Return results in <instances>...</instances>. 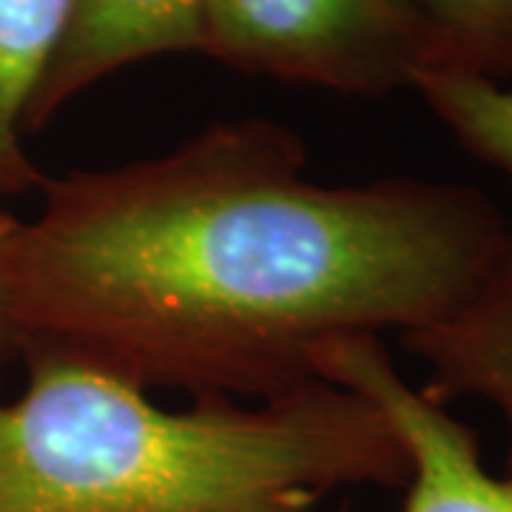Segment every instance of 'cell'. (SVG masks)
Returning <instances> with one entry per match:
<instances>
[{
    "instance_id": "cell-1",
    "label": "cell",
    "mask_w": 512,
    "mask_h": 512,
    "mask_svg": "<svg viewBox=\"0 0 512 512\" xmlns=\"http://www.w3.org/2000/svg\"><path fill=\"white\" fill-rule=\"evenodd\" d=\"M40 194L6 265L18 356L55 350L194 399H274L319 382L333 345L436 325L504 231L473 185L316 183L302 137L259 117Z\"/></svg>"
},
{
    "instance_id": "cell-2",
    "label": "cell",
    "mask_w": 512,
    "mask_h": 512,
    "mask_svg": "<svg viewBox=\"0 0 512 512\" xmlns=\"http://www.w3.org/2000/svg\"><path fill=\"white\" fill-rule=\"evenodd\" d=\"M20 359L26 387L0 402V512H316L410 478L393 421L345 384L168 410L55 350Z\"/></svg>"
},
{
    "instance_id": "cell-3",
    "label": "cell",
    "mask_w": 512,
    "mask_h": 512,
    "mask_svg": "<svg viewBox=\"0 0 512 512\" xmlns=\"http://www.w3.org/2000/svg\"><path fill=\"white\" fill-rule=\"evenodd\" d=\"M202 49L239 72L356 97L470 72L453 37L407 0H200Z\"/></svg>"
},
{
    "instance_id": "cell-4",
    "label": "cell",
    "mask_w": 512,
    "mask_h": 512,
    "mask_svg": "<svg viewBox=\"0 0 512 512\" xmlns=\"http://www.w3.org/2000/svg\"><path fill=\"white\" fill-rule=\"evenodd\" d=\"M316 379L367 396L393 421L410 456L402 512H512V484L481 461L476 430L404 379L382 339H353L316 359Z\"/></svg>"
},
{
    "instance_id": "cell-5",
    "label": "cell",
    "mask_w": 512,
    "mask_h": 512,
    "mask_svg": "<svg viewBox=\"0 0 512 512\" xmlns=\"http://www.w3.org/2000/svg\"><path fill=\"white\" fill-rule=\"evenodd\" d=\"M200 0H69L55 57L26 114V134L109 74L148 57L200 52Z\"/></svg>"
},
{
    "instance_id": "cell-6",
    "label": "cell",
    "mask_w": 512,
    "mask_h": 512,
    "mask_svg": "<svg viewBox=\"0 0 512 512\" xmlns=\"http://www.w3.org/2000/svg\"><path fill=\"white\" fill-rule=\"evenodd\" d=\"M399 342L427 370L424 390L433 399H481L498 410L507 427L501 476L512 484V202L493 262L470 299L447 319L404 333Z\"/></svg>"
},
{
    "instance_id": "cell-7",
    "label": "cell",
    "mask_w": 512,
    "mask_h": 512,
    "mask_svg": "<svg viewBox=\"0 0 512 512\" xmlns=\"http://www.w3.org/2000/svg\"><path fill=\"white\" fill-rule=\"evenodd\" d=\"M66 15L69 0H0V202L46 180L26 151V114Z\"/></svg>"
},
{
    "instance_id": "cell-8",
    "label": "cell",
    "mask_w": 512,
    "mask_h": 512,
    "mask_svg": "<svg viewBox=\"0 0 512 512\" xmlns=\"http://www.w3.org/2000/svg\"><path fill=\"white\" fill-rule=\"evenodd\" d=\"M413 92L458 146L501 171L512 185V80L447 69L424 74Z\"/></svg>"
},
{
    "instance_id": "cell-9",
    "label": "cell",
    "mask_w": 512,
    "mask_h": 512,
    "mask_svg": "<svg viewBox=\"0 0 512 512\" xmlns=\"http://www.w3.org/2000/svg\"><path fill=\"white\" fill-rule=\"evenodd\" d=\"M453 37L470 72L512 80V0H407Z\"/></svg>"
},
{
    "instance_id": "cell-10",
    "label": "cell",
    "mask_w": 512,
    "mask_h": 512,
    "mask_svg": "<svg viewBox=\"0 0 512 512\" xmlns=\"http://www.w3.org/2000/svg\"><path fill=\"white\" fill-rule=\"evenodd\" d=\"M15 228H18V217H12L0 202V365L6 359L18 356L12 333H9V322H6V265H9V248H12Z\"/></svg>"
}]
</instances>
